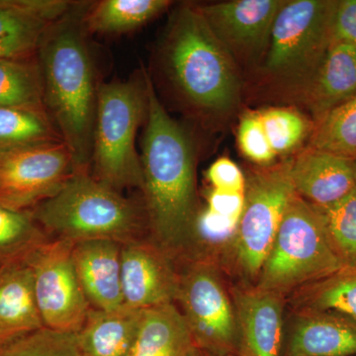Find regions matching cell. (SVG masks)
Listing matches in <instances>:
<instances>
[{
	"mask_svg": "<svg viewBox=\"0 0 356 356\" xmlns=\"http://www.w3.org/2000/svg\"><path fill=\"white\" fill-rule=\"evenodd\" d=\"M144 311L123 306L113 311L91 308L81 331L88 356H128L139 332Z\"/></svg>",
	"mask_w": 356,
	"mask_h": 356,
	"instance_id": "7402d4cb",
	"label": "cell"
},
{
	"mask_svg": "<svg viewBox=\"0 0 356 356\" xmlns=\"http://www.w3.org/2000/svg\"><path fill=\"white\" fill-rule=\"evenodd\" d=\"M76 173L64 142L0 154V205L31 211L51 198Z\"/></svg>",
	"mask_w": 356,
	"mask_h": 356,
	"instance_id": "8fae6325",
	"label": "cell"
},
{
	"mask_svg": "<svg viewBox=\"0 0 356 356\" xmlns=\"http://www.w3.org/2000/svg\"><path fill=\"white\" fill-rule=\"evenodd\" d=\"M285 0H234L197 6L204 19L240 67H259L274 20Z\"/></svg>",
	"mask_w": 356,
	"mask_h": 356,
	"instance_id": "7c38bea8",
	"label": "cell"
},
{
	"mask_svg": "<svg viewBox=\"0 0 356 356\" xmlns=\"http://www.w3.org/2000/svg\"><path fill=\"white\" fill-rule=\"evenodd\" d=\"M207 179L214 191L232 193H243L247 182L241 168L228 158L217 159L211 165Z\"/></svg>",
	"mask_w": 356,
	"mask_h": 356,
	"instance_id": "d6a6232c",
	"label": "cell"
},
{
	"mask_svg": "<svg viewBox=\"0 0 356 356\" xmlns=\"http://www.w3.org/2000/svg\"><path fill=\"white\" fill-rule=\"evenodd\" d=\"M356 95V49L332 44L317 72L293 98L310 114L314 125Z\"/></svg>",
	"mask_w": 356,
	"mask_h": 356,
	"instance_id": "d6986e66",
	"label": "cell"
},
{
	"mask_svg": "<svg viewBox=\"0 0 356 356\" xmlns=\"http://www.w3.org/2000/svg\"><path fill=\"white\" fill-rule=\"evenodd\" d=\"M44 327L31 267L25 259L0 267V348Z\"/></svg>",
	"mask_w": 356,
	"mask_h": 356,
	"instance_id": "ffe728a7",
	"label": "cell"
},
{
	"mask_svg": "<svg viewBox=\"0 0 356 356\" xmlns=\"http://www.w3.org/2000/svg\"><path fill=\"white\" fill-rule=\"evenodd\" d=\"M316 208L343 269H356V188L334 205Z\"/></svg>",
	"mask_w": 356,
	"mask_h": 356,
	"instance_id": "83f0119b",
	"label": "cell"
},
{
	"mask_svg": "<svg viewBox=\"0 0 356 356\" xmlns=\"http://www.w3.org/2000/svg\"><path fill=\"white\" fill-rule=\"evenodd\" d=\"M238 143L243 154L259 165H270L277 156L267 139L259 112L243 115L238 128Z\"/></svg>",
	"mask_w": 356,
	"mask_h": 356,
	"instance_id": "1f68e13d",
	"label": "cell"
},
{
	"mask_svg": "<svg viewBox=\"0 0 356 356\" xmlns=\"http://www.w3.org/2000/svg\"><path fill=\"white\" fill-rule=\"evenodd\" d=\"M337 0H285L274 20L264 79L293 99L311 81L332 44Z\"/></svg>",
	"mask_w": 356,
	"mask_h": 356,
	"instance_id": "8992f818",
	"label": "cell"
},
{
	"mask_svg": "<svg viewBox=\"0 0 356 356\" xmlns=\"http://www.w3.org/2000/svg\"><path fill=\"white\" fill-rule=\"evenodd\" d=\"M295 194L290 161L266 168L245 182L243 211L234 232L233 252L238 268L248 280L257 282Z\"/></svg>",
	"mask_w": 356,
	"mask_h": 356,
	"instance_id": "ba28073f",
	"label": "cell"
},
{
	"mask_svg": "<svg viewBox=\"0 0 356 356\" xmlns=\"http://www.w3.org/2000/svg\"><path fill=\"white\" fill-rule=\"evenodd\" d=\"M122 245L123 243L111 240L74 243V266L91 308L113 311L124 306Z\"/></svg>",
	"mask_w": 356,
	"mask_h": 356,
	"instance_id": "ac0fdd59",
	"label": "cell"
},
{
	"mask_svg": "<svg viewBox=\"0 0 356 356\" xmlns=\"http://www.w3.org/2000/svg\"><path fill=\"white\" fill-rule=\"evenodd\" d=\"M243 193L213 191L208 198V210L225 219L238 222L243 207Z\"/></svg>",
	"mask_w": 356,
	"mask_h": 356,
	"instance_id": "e575fe53",
	"label": "cell"
},
{
	"mask_svg": "<svg viewBox=\"0 0 356 356\" xmlns=\"http://www.w3.org/2000/svg\"><path fill=\"white\" fill-rule=\"evenodd\" d=\"M49 240L30 211L21 212L0 205V261H18Z\"/></svg>",
	"mask_w": 356,
	"mask_h": 356,
	"instance_id": "f1b7e54d",
	"label": "cell"
},
{
	"mask_svg": "<svg viewBox=\"0 0 356 356\" xmlns=\"http://www.w3.org/2000/svg\"><path fill=\"white\" fill-rule=\"evenodd\" d=\"M30 212L49 238L72 243H126L142 238L143 231L149 228L144 204L124 197L89 172L74 173L55 195Z\"/></svg>",
	"mask_w": 356,
	"mask_h": 356,
	"instance_id": "277c9868",
	"label": "cell"
},
{
	"mask_svg": "<svg viewBox=\"0 0 356 356\" xmlns=\"http://www.w3.org/2000/svg\"><path fill=\"white\" fill-rule=\"evenodd\" d=\"M309 147L343 158L356 159V95L316 124Z\"/></svg>",
	"mask_w": 356,
	"mask_h": 356,
	"instance_id": "4316f807",
	"label": "cell"
},
{
	"mask_svg": "<svg viewBox=\"0 0 356 356\" xmlns=\"http://www.w3.org/2000/svg\"><path fill=\"white\" fill-rule=\"evenodd\" d=\"M200 356H214V355H207V353H201Z\"/></svg>",
	"mask_w": 356,
	"mask_h": 356,
	"instance_id": "d590c367",
	"label": "cell"
},
{
	"mask_svg": "<svg viewBox=\"0 0 356 356\" xmlns=\"http://www.w3.org/2000/svg\"><path fill=\"white\" fill-rule=\"evenodd\" d=\"M72 250V243L49 238L26 257L42 322L53 331L79 332L91 309L77 276Z\"/></svg>",
	"mask_w": 356,
	"mask_h": 356,
	"instance_id": "30bf717a",
	"label": "cell"
},
{
	"mask_svg": "<svg viewBox=\"0 0 356 356\" xmlns=\"http://www.w3.org/2000/svg\"><path fill=\"white\" fill-rule=\"evenodd\" d=\"M170 0H100L83 10L88 34L121 35L135 31L172 6Z\"/></svg>",
	"mask_w": 356,
	"mask_h": 356,
	"instance_id": "603a6c76",
	"label": "cell"
},
{
	"mask_svg": "<svg viewBox=\"0 0 356 356\" xmlns=\"http://www.w3.org/2000/svg\"><path fill=\"white\" fill-rule=\"evenodd\" d=\"M147 70L128 79L100 83L92 156L93 177L121 192L143 186L140 154L136 137L147 110Z\"/></svg>",
	"mask_w": 356,
	"mask_h": 356,
	"instance_id": "5b68a950",
	"label": "cell"
},
{
	"mask_svg": "<svg viewBox=\"0 0 356 356\" xmlns=\"http://www.w3.org/2000/svg\"><path fill=\"white\" fill-rule=\"evenodd\" d=\"M60 142L62 136L46 111L0 107V154Z\"/></svg>",
	"mask_w": 356,
	"mask_h": 356,
	"instance_id": "cb8c5ba5",
	"label": "cell"
},
{
	"mask_svg": "<svg viewBox=\"0 0 356 356\" xmlns=\"http://www.w3.org/2000/svg\"><path fill=\"white\" fill-rule=\"evenodd\" d=\"M356 322L332 312L299 310L281 356H355Z\"/></svg>",
	"mask_w": 356,
	"mask_h": 356,
	"instance_id": "e0dca14e",
	"label": "cell"
},
{
	"mask_svg": "<svg viewBox=\"0 0 356 356\" xmlns=\"http://www.w3.org/2000/svg\"><path fill=\"white\" fill-rule=\"evenodd\" d=\"M159 60L178 102L196 118L226 120L238 110L242 100L238 65L196 4H182L172 13Z\"/></svg>",
	"mask_w": 356,
	"mask_h": 356,
	"instance_id": "7a4b0ae2",
	"label": "cell"
},
{
	"mask_svg": "<svg viewBox=\"0 0 356 356\" xmlns=\"http://www.w3.org/2000/svg\"><path fill=\"white\" fill-rule=\"evenodd\" d=\"M262 126L276 156L294 151L313 133V121L290 108H269L259 112Z\"/></svg>",
	"mask_w": 356,
	"mask_h": 356,
	"instance_id": "f546056e",
	"label": "cell"
},
{
	"mask_svg": "<svg viewBox=\"0 0 356 356\" xmlns=\"http://www.w3.org/2000/svg\"><path fill=\"white\" fill-rule=\"evenodd\" d=\"M341 269L317 208L295 194L254 287L285 297Z\"/></svg>",
	"mask_w": 356,
	"mask_h": 356,
	"instance_id": "52a82bcc",
	"label": "cell"
},
{
	"mask_svg": "<svg viewBox=\"0 0 356 356\" xmlns=\"http://www.w3.org/2000/svg\"><path fill=\"white\" fill-rule=\"evenodd\" d=\"M79 6L49 30L37 54L44 109L72 154L76 172L90 170L100 86L83 25L84 9Z\"/></svg>",
	"mask_w": 356,
	"mask_h": 356,
	"instance_id": "3957f363",
	"label": "cell"
},
{
	"mask_svg": "<svg viewBox=\"0 0 356 356\" xmlns=\"http://www.w3.org/2000/svg\"><path fill=\"white\" fill-rule=\"evenodd\" d=\"M295 192L316 207H327L356 188L353 159L308 147L290 161Z\"/></svg>",
	"mask_w": 356,
	"mask_h": 356,
	"instance_id": "2e32d148",
	"label": "cell"
},
{
	"mask_svg": "<svg viewBox=\"0 0 356 356\" xmlns=\"http://www.w3.org/2000/svg\"><path fill=\"white\" fill-rule=\"evenodd\" d=\"M74 4L65 0H0V60L36 57L47 33Z\"/></svg>",
	"mask_w": 356,
	"mask_h": 356,
	"instance_id": "5bb4252c",
	"label": "cell"
},
{
	"mask_svg": "<svg viewBox=\"0 0 356 356\" xmlns=\"http://www.w3.org/2000/svg\"><path fill=\"white\" fill-rule=\"evenodd\" d=\"M0 107L46 111L37 56L0 60Z\"/></svg>",
	"mask_w": 356,
	"mask_h": 356,
	"instance_id": "d4e9b609",
	"label": "cell"
},
{
	"mask_svg": "<svg viewBox=\"0 0 356 356\" xmlns=\"http://www.w3.org/2000/svg\"><path fill=\"white\" fill-rule=\"evenodd\" d=\"M2 264H3V262H2L1 261H0V267L2 266Z\"/></svg>",
	"mask_w": 356,
	"mask_h": 356,
	"instance_id": "8d00e7d4",
	"label": "cell"
},
{
	"mask_svg": "<svg viewBox=\"0 0 356 356\" xmlns=\"http://www.w3.org/2000/svg\"><path fill=\"white\" fill-rule=\"evenodd\" d=\"M158 243L139 238L123 243L121 280L124 306L147 310L177 304L179 271Z\"/></svg>",
	"mask_w": 356,
	"mask_h": 356,
	"instance_id": "4fadbf2b",
	"label": "cell"
},
{
	"mask_svg": "<svg viewBox=\"0 0 356 356\" xmlns=\"http://www.w3.org/2000/svg\"><path fill=\"white\" fill-rule=\"evenodd\" d=\"M238 332V356H281L284 296L254 286L233 294Z\"/></svg>",
	"mask_w": 356,
	"mask_h": 356,
	"instance_id": "9a60e30c",
	"label": "cell"
},
{
	"mask_svg": "<svg viewBox=\"0 0 356 356\" xmlns=\"http://www.w3.org/2000/svg\"><path fill=\"white\" fill-rule=\"evenodd\" d=\"M177 304L147 309L128 356H200Z\"/></svg>",
	"mask_w": 356,
	"mask_h": 356,
	"instance_id": "44dd1931",
	"label": "cell"
},
{
	"mask_svg": "<svg viewBox=\"0 0 356 356\" xmlns=\"http://www.w3.org/2000/svg\"><path fill=\"white\" fill-rule=\"evenodd\" d=\"M297 311L332 312L356 322V269H341L317 282L300 288Z\"/></svg>",
	"mask_w": 356,
	"mask_h": 356,
	"instance_id": "484cf974",
	"label": "cell"
},
{
	"mask_svg": "<svg viewBox=\"0 0 356 356\" xmlns=\"http://www.w3.org/2000/svg\"><path fill=\"white\" fill-rule=\"evenodd\" d=\"M177 303L201 353L238 356L235 305L212 261L187 262L179 271Z\"/></svg>",
	"mask_w": 356,
	"mask_h": 356,
	"instance_id": "9c48e42d",
	"label": "cell"
},
{
	"mask_svg": "<svg viewBox=\"0 0 356 356\" xmlns=\"http://www.w3.org/2000/svg\"><path fill=\"white\" fill-rule=\"evenodd\" d=\"M332 44L356 49V0H337L332 29Z\"/></svg>",
	"mask_w": 356,
	"mask_h": 356,
	"instance_id": "836d02e7",
	"label": "cell"
},
{
	"mask_svg": "<svg viewBox=\"0 0 356 356\" xmlns=\"http://www.w3.org/2000/svg\"><path fill=\"white\" fill-rule=\"evenodd\" d=\"M142 143L144 207L154 243L172 257L186 254L199 215L196 152L191 133L166 111L147 70Z\"/></svg>",
	"mask_w": 356,
	"mask_h": 356,
	"instance_id": "6da1fadb",
	"label": "cell"
},
{
	"mask_svg": "<svg viewBox=\"0 0 356 356\" xmlns=\"http://www.w3.org/2000/svg\"><path fill=\"white\" fill-rule=\"evenodd\" d=\"M0 356H88L77 332L53 331L42 327L0 348Z\"/></svg>",
	"mask_w": 356,
	"mask_h": 356,
	"instance_id": "4dcf8cb0",
	"label": "cell"
},
{
	"mask_svg": "<svg viewBox=\"0 0 356 356\" xmlns=\"http://www.w3.org/2000/svg\"><path fill=\"white\" fill-rule=\"evenodd\" d=\"M353 161H355V170H356V159H353Z\"/></svg>",
	"mask_w": 356,
	"mask_h": 356,
	"instance_id": "74e56055",
	"label": "cell"
}]
</instances>
